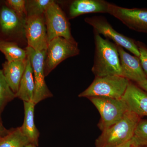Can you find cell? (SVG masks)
<instances>
[{
	"label": "cell",
	"mask_w": 147,
	"mask_h": 147,
	"mask_svg": "<svg viewBox=\"0 0 147 147\" xmlns=\"http://www.w3.org/2000/svg\"><path fill=\"white\" fill-rule=\"evenodd\" d=\"M133 138L138 146H147V120L141 119L139 121Z\"/></svg>",
	"instance_id": "obj_22"
},
{
	"label": "cell",
	"mask_w": 147,
	"mask_h": 147,
	"mask_svg": "<svg viewBox=\"0 0 147 147\" xmlns=\"http://www.w3.org/2000/svg\"><path fill=\"white\" fill-rule=\"evenodd\" d=\"M137 147H147V146H138Z\"/></svg>",
	"instance_id": "obj_29"
},
{
	"label": "cell",
	"mask_w": 147,
	"mask_h": 147,
	"mask_svg": "<svg viewBox=\"0 0 147 147\" xmlns=\"http://www.w3.org/2000/svg\"><path fill=\"white\" fill-rule=\"evenodd\" d=\"M108 13L129 29L147 33V8H127L110 3Z\"/></svg>",
	"instance_id": "obj_10"
},
{
	"label": "cell",
	"mask_w": 147,
	"mask_h": 147,
	"mask_svg": "<svg viewBox=\"0 0 147 147\" xmlns=\"http://www.w3.org/2000/svg\"><path fill=\"white\" fill-rule=\"evenodd\" d=\"M141 117L129 110L120 120L102 131L96 139L95 147H121L130 141Z\"/></svg>",
	"instance_id": "obj_2"
},
{
	"label": "cell",
	"mask_w": 147,
	"mask_h": 147,
	"mask_svg": "<svg viewBox=\"0 0 147 147\" xmlns=\"http://www.w3.org/2000/svg\"><path fill=\"white\" fill-rule=\"evenodd\" d=\"M53 0H28L26 1L27 17L44 14L45 11Z\"/></svg>",
	"instance_id": "obj_20"
},
{
	"label": "cell",
	"mask_w": 147,
	"mask_h": 147,
	"mask_svg": "<svg viewBox=\"0 0 147 147\" xmlns=\"http://www.w3.org/2000/svg\"><path fill=\"white\" fill-rule=\"evenodd\" d=\"M0 51L4 55L8 62L25 60L28 57L25 49L11 41L0 40Z\"/></svg>",
	"instance_id": "obj_18"
},
{
	"label": "cell",
	"mask_w": 147,
	"mask_h": 147,
	"mask_svg": "<svg viewBox=\"0 0 147 147\" xmlns=\"http://www.w3.org/2000/svg\"><path fill=\"white\" fill-rule=\"evenodd\" d=\"M30 144L22 133L21 127L12 130L0 141V147H25Z\"/></svg>",
	"instance_id": "obj_19"
},
{
	"label": "cell",
	"mask_w": 147,
	"mask_h": 147,
	"mask_svg": "<svg viewBox=\"0 0 147 147\" xmlns=\"http://www.w3.org/2000/svg\"><path fill=\"white\" fill-rule=\"evenodd\" d=\"M25 147H37V146H36L35 145L32 144H29L26 146Z\"/></svg>",
	"instance_id": "obj_28"
},
{
	"label": "cell",
	"mask_w": 147,
	"mask_h": 147,
	"mask_svg": "<svg viewBox=\"0 0 147 147\" xmlns=\"http://www.w3.org/2000/svg\"><path fill=\"white\" fill-rule=\"evenodd\" d=\"M26 21L5 1H0V40L14 42L20 46H28L25 32Z\"/></svg>",
	"instance_id": "obj_3"
},
{
	"label": "cell",
	"mask_w": 147,
	"mask_h": 147,
	"mask_svg": "<svg viewBox=\"0 0 147 147\" xmlns=\"http://www.w3.org/2000/svg\"><path fill=\"white\" fill-rule=\"evenodd\" d=\"M25 32L28 46L36 51H47L48 40L44 14L27 17Z\"/></svg>",
	"instance_id": "obj_11"
},
{
	"label": "cell",
	"mask_w": 147,
	"mask_h": 147,
	"mask_svg": "<svg viewBox=\"0 0 147 147\" xmlns=\"http://www.w3.org/2000/svg\"><path fill=\"white\" fill-rule=\"evenodd\" d=\"M88 98L100 113L98 127L102 131L119 121L129 110L122 98L96 96Z\"/></svg>",
	"instance_id": "obj_5"
},
{
	"label": "cell",
	"mask_w": 147,
	"mask_h": 147,
	"mask_svg": "<svg viewBox=\"0 0 147 147\" xmlns=\"http://www.w3.org/2000/svg\"><path fill=\"white\" fill-rule=\"evenodd\" d=\"M95 53L92 71L95 77L112 75L122 76L117 46L94 32Z\"/></svg>",
	"instance_id": "obj_1"
},
{
	"label": "cell",
	"mask_w": 147,
	"mask_h": 147,
	"mask_svg": "<svg viewBox=\"0 0 147 147\" xmlns=\"http://www.w3.org/2000/svg\"><path fill=\"white\" fill-rule=\"evenodd\" d=\"M25 49L30 61L33 71L35 83L33 102L36 105L42 100L53 96L45 80L44 62L47 51H36L28 46Z\"/></svg>",
	"instance_id": "obj_9"
},
{
	"label": "cell",
	"mask_w": 147,
	"mask_h": 147,
	"mask_svg": "<svg viewBox=\"0 0 147 147\" xmlns=\"http://www.w3.org/2000/svg\"><path fill=\"white\" fill-rule=\"evenodd\" d=\"M119 55L122 76L136 84L147 79L142 68L139 58L132 56L117 45Z\"/></svg>",
	"instance_id": "obj_12"
},
{
	"label": "cell",
	"mask_w": 147,
	"mask_h": 147,
	"mask_svg": "<svg viewBox=\"0 0 147 147\" xmlns=\"http://www.w3.org/2000/svg\"><path fill=\"white\" fill-rule=\"evenodd\" d=\"M25 117L24 123L21 127L22 133L28 140L30 144L38 146L40 133L34 121V107L33 101L24 102Z\"/></svg>",
	"instance_id": "obj_16"
},
{
	"label": "cell",
	"mask_w": 147,
	"mask_h": 147,
	"mask_svg": "<svg viewBox=\"0 0 147 147\" xmlns=\"http://www.w3.org/2000/svg\"><path fill=\"white\" fill-rule=\"evenodd\" d=\"M34 91L33 71L30 61L28 56L26 69L21 79L18 91L15 94L16 97L23 100L24 102L33 101Z\"/></svg>",
	"instance_id": "obj_17"
},
{
	"label": "cell",
	"mask_w": 147,
	"mask_h": 147,
	"mask_svg": "<svg viewBox=\"0 0 147 147\" xmlns=\"http://www.w3.org/2000/svg\"><path fill=\"white\" fill-rule=\"evenodd\" d=\"M2 138V137H0V141H1V139Z\"/></svg>",
	"instance_id": "obj_30"
},
{
	"label": "cell",
	"mask_w": 147,
	"mask_h": 147,
	"mask_svg": "<svg viewBox=\"0 0 147 147\" xmlns=\"http://www.w3.org/2000/svg\"><path fill=\"white\" fill-rule=\"evenodd\" d=\"M140 88L147 92V79L137 84Z\"/></svg>",
	"instance_id": "obj_25"
},
{
	"label": "cell",
	"mask_w": 147,
	"mask_h": 147,
	"mask_svg": "<svg viewBox=\"0 0 147 147\" xmlns=\"http://www.w3.org/2000/svg\"><path fill=\"white\" fill-rule=\"evenodd\" d=\"M130 81L122 76L112 75L95 77L79 97L102 96L120 99L123 97Z\"/></svg>",
	"instance_id": "obj_4"
},
{
	"label": "cell",
	"mask_w": 147,
	"mask_h": 147,
	"mask_svg": "<svg viewBox=\"0 0 147 147\" xmlns=\"http://www.w3.org/2000/svg\"><path fill=\"white\" fill-rule=\"evenodd\" d=\"M85 21L93 27L94 32L102 35L108 40H112L116 45L125 48L139 58L140 54L136 41L115 30L105 17L102 16L87 17Z\"/></svg>",
	"instance_id": "obj_8"
},
{
	"label": "cell",
	"mask_w": 147,
	"mask_h": 147,
	"mask_svg": "<svg viewBox=\"0 0 147 147\" xmlns=\"http://www.w3.org/2000/svg\"><path fill=\"white\" fill-rule=\"evenodd\" d=\"M27 62V58L23 61H6L3 64L4 76L11 89L15 94L18 91L21 79L26 69Z\"/></svg>",
	"instance_id": "obj_15"
},
{
	"label": "cell",
	"mask_w": 147,
	"mask_h": 147,
	"mask_svg": "<svg viewBox=\"0 0 147 147\" xmlns=\"http://www.w3.org/2000/svg\"><path fill=\"white\" fill-rule=\"evenodd\" d=\"M129 110L139 117L147 116V92L131 82L122 98Z\"/></svg>",
	"instance_id": "obj_14"
},
{
	"label": "cell",
	"mask_w": 147,
	"mask_h": 147,
	"mask_svg": "<svg viewBox=\"0 0 147 147\" xmlns=\"http://www.w3.org/2000/svg\"><path fill=\"white\" fill-rule=\"evenodd\" d=\"M16 97L4 76L3 70L0 69V110L6 103Z\"/></svg>",
	"instance_id": "obj_21"
},
{
	"label": "cell",
	"mask_w": 147,
	"mask_h": 147,
	"mask_svg": "<svg viewBox=\"0 0 147 147\" xmlns=\"http://www.w3.org/2000/svg\"><path fill=\"white\" fill-rule=\"evenodd\" d=\"M80 50L76 41L71 42L58 37L48 42L44 62V73L47 76L57 66L67 58L79 55Z\"/></svg>",
	"instance_id": "obj_6"
},
{
	"label": "cell",
	"mask_w": 147,
	"mask_h": 147,
	"mask_svg": "<svg viewBox=\"0 0 147 147\" xmlns=\"http://www.w3.org/2000/svg\"><path fill=\"white\" fill-rule=\"evenodd\" d=\"M136 42L140 54L139 59L141 65L147 78V47L142 42L139 41Z\"/></svg>",
	"instance_id": "obj_24"
},
{
	"label": "cell",
	"mask_w": 147,
	"mask_h": 147,
	"mask_svg": "<svg viewBox=\"0 0 147 147\" xmlns=\"http://www.w3.org/2000/svg\"><path fill=\"white\" fill-rule=\"evenodd\" d=\"M137 146L138 145L137 144L133 138H132L130 141L121 147H137Z\"/></svg>",
	"instance_id": "obj_26"
},
{
	"label": "cell",
	"mask_w": 147,
	"mask_h": 147,
	"mask_svg": "<svg viewBox=\"0 0 147 147\" xmlns=\"http://www.w3.org/2000/svg\"><path fill=\"white\" fill-rule=\"evenodd\" d=\"M8 133H6L5 129L4 128L1 123H0V137H2V136H4L5 134L7 135Z\"/></svg>",
	"instance_id": "obj_27"
},
{
	"label": "cell",
	"mask_w": 147,
	"mask_h": 147,
	"mask_svg": "<svg viewBox=\"0 0 147 147\" xmlns=\"http://www.w3.org/2000/svg\"><path fill=\"white\" fill-rule=\"evenodd\" d=\"M48 42L58 37L75 42L71 35L70 24L65 12L55 1L47 7L44 13Z\"/></svg>",
	"instance_id": "obj_7"
},
{
	"label": "cell",
	"mask_w": 147,
	"mask_h": 147,
	"mask_svg": "<svg viewBox=\"0 0 147 147\" xmlns=\"http://www.w3.org/2000/svg\"><path fill=\"white\" fill-rule=\"evenodd\" d=\"M5 2L19 17L26 21L27 16L26 0H7Z\"/></svg>",
	"instance_id": "obj_23"
},
{
	"label": "cell",
	"mask_w": 147,
	"mask_h": 147,
	"mask_svg": "<svg viewBox=\"0 0 147 147\" xmlns=\"http://www.w3.org/2000/svg\"><path fill=\"white\" fill-rule=\"evenodd\" d=\"M110 3L103 0H74L67 2V17L73 19L89 13H108Z\"/></svg>",
	"instance_id": "obj_13"
}]
</instances>
